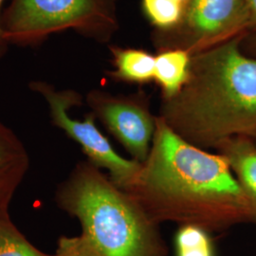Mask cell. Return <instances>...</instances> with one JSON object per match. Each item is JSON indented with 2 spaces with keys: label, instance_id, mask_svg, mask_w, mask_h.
<instances>
[{
  "label": "cell",
  "instance_id": "cell-1",
  "mask_svg": "<svg viewBox=\"0 0 256 256\" xmlns=\"http://www.w3.org/2000/svg\"><path fill=\"white\" fill-rule=\"evenodd\" d=\"M156 223L222 232L250 222L246 196L226 158L178 136L160 116L149 154L124 190Z\"/></svg>",
  "mask_w": 256,
  "mask_h": 256
},
{
  "label": "cell",
  "instance_id": "cell-2",
  "mask_svg": "<svg viewBox=\"0 0 256 256\" xmlns=\"http://www.w3.org/2000/svg\"><path fill=\"white\" fill-rule=\"evenodd\" d=\"M241 37L192 55L182 90L162 100L158 116L194 146L256 138V58L242 52Z\"/></svg>",
  "mask_w": 256,
  "mask_h": 256
},
{
  "label": "cell",
  "instance_id": "cell-3",
  "mask_svg": "<svg viewBox=\"0 0 256 256\" xmlns=\"http://www.w3.org/2000/svg\"><path fill=\"white\" fill-rule=\"evenodd\" d=\"M60 209L79 220L101 256H166L158 224L95 165L81 162L56 191Z\"/></svg>",
  "mask_w": 256,
  "mask_h": 256
},
{
  "label": "cell",
  "instance_id": "cell-4",
  "mask_svg": "<svg viewBox=\"0 0 256 256\" xmlns=\"http://www.w3.org/2000/svg\"><path fill=\"white\" fill-rule=\"evenodd\" d=\"M118 0H12L1 18L10 44L30 46L56 32L74 30L108 41L118 28Z\"/></svg>",
  "mask_w": 256,
  "mask_h": 256
},
{
  "label": "cell",
  "instance_id": "cell-5",
  "mask_svg": "<svg viewBox=\"0 0 256 256\" xmlns=\"http://www.w3.org/2000/svg\"><path fill=\"white\" fill-rule=\"evenodd\" d=\"M30 88L46 102L52 124L62 129L81 146L88 162L99 169H106L110 180L120 189L128 188L142 164L122 158L113 149L108 140L96 126L93 113L84 120L74 119L70 116V110L82 104V96L72 90H56L54 86L43 81L30 82Z\"/></svg>",
  "mask_w": 256,
  "mask_h": 256
},
{
  "label": "cell",
  "instance_id": "cell-6",
  "mask_svg": "<svg viewBox=\"0 0 256 256\" xmlns=\"http://www.w3.org/2000/svg\"><path fill=\"white\" fill-rule=\"evenodd\" d=\"M248 30L247 0H189L178 26L155 32L156 48H182L191 54L218 46Z\"/></svg>",
  "mask_w": 256,
  "mask_h": 256
},
{
  "label": "cell",
  "instance_id": "cell-7",
  "mask_svg": "<svg viewBox=\"0 0 256 256\" xmlns=\"http://www.w3.org/2000/svg\"><path fill=\"white\" fill-rule=\"evenodd\" d=\"M92 113L100 120L110 133L118 140L140 164L149 154L156 131V116L149 108L144 92L131 95H112L92 90L86 96Z\"/></svg>",
  "mask_w": 256,
  "mask_h": 256
},
{
  "label": "cell",
  "instance_id": "cell-8",
  "mask_svg": "<svg viewBox=\"0 0 256 256\" xmlns=\"http://www.w3.org/2000/svg\"><path fill=\"white\" fill-rule=\"evenodd\" d=\"M30 162L22 140L0 119V218L9 216L10 205L27 174Z\"/></svg>",
  "mask_w": 256,
  "mask_h": 256
},
{
  "label": "cell",
  "instance_id": "cell-9",
  "mask_svg": "<svg viewBox=\"0 0 256 256\" xmlns=\"http://www.w3.org/2000/svg\"><path fill=\"white\" fill-rule=\"evenodd\" d=\"M214 149L228 162L246 196L250 210V222L256 223V142L250 138H230L221 142Z\"/></svg>",
  "mask_w": 256,
  "mask_h": 256
},
{
  "label": "cell",
  "instance_id": "cell-10",
  "mask_svg": "<svg viewBox=\"0 0 256 256\" xmlns=\"http://www.w3.org/2000/svg\"><path fill=\"white\" fill-rule=\"evenodd\" d=\"M192 55L182 48L160 50L155 55L154 80L162 100H169L182 90L187 82Z\"/></svg>",
  "mask_w": 256,
  "mask_h": 256
},
{
  "label": "cell",
  "instance_id": "cell-11",
  "mask_svg": "<svg viewBox=\"0 0 256 256\" xmlns=\"http://www.w3.org/2000/svg\"><path fill=\"white\" fill-rule=\"evenodd\" d=\"M112 79L120 82L144 84L154 80L155 55L142 48L110 46Z\"/></svg>",
  "mask_w": 256,
  "mask_h": 256
},
{
  "label": "cell",
  "instance_id": "cell-12",
  "mask_svg": "<svg viewBox=\"0 0 256 256\" xmlns=\"http://www.w3.org/2000/svg\"><path fill=\"white\" fill-rule=\"evenodd\" d=\"M174 242L176 256H216L210 232L200 226L180 225Z\"/></svg>",
  "mask_w": 256,
  "mask_h": 256
},
{
  "label": "cell",
  "instance_id": "cell-13",
  "mask_svg": "<svg viewBox=\"0 0 256 256\" xmlns=\"http://www.w3.org/2000/svg\"><path fill=\"white\" fill-rule=\"evenodd\" d=\"M186 4L176 0H142V9L156 32H169L178 27Z\"/></svg>",
  "mask_w": 256,
  "mask_h": 256
},
{
  "label": "cell",
  "instance_id": "cell-14",
  "mask_svg": "<svg viewBox=\"0 0 256 256\" xmlns=\"http://www.w3.org/2000/svg\"><path fill=\"white\" fill-rule=\"evenodd\" d=\"M0 256H55L34 247L12 223L9 216L0 218Z\"/></svg>",
  "mask_w": 256,
  "mask_h": 256
},
{
  "label": "cell",
  "instance_id": "cell-15",
  "mask_svg": "<svg viewBox=\"0 0 256 256\" xmlns=\"http://www.w3.org/2000/svg\"><path fill=\"white\" fill-rule=\"evenodd\" d=\"M55 256H101L82 234L61 236L58 240Z\"/></svg>",
  "mask_w": 256,
  "mask_h": 256
},
{
  "label": "cell",
  "instance_id": "cell-16",
  "mask_svg": "<svg viewBox=\"0 0 256 256\" xmlns=\"http://www.w3.org/2000/svg\"><path fill=\"white\" fill-rule=\"evenodd\" d=\"M240 46L245 54L256 58V28L250 30L242 36Z\"/></svg>",
  "mask_w": 256,
  "mask_h": 256
},
{
  "label": "cell",
  "instance_id": "cell-17",
  "mask_svg": "<svg viewBox=\"0 0 256 256\" xmlns=\"http://www.w3.org/2000/svg\"><path fill=\"white\" fill-rule=\"evenodd\" d=\"M247 4L248 9V30H250L256 28V0H247Z\"/></svg>",
  "mask_w": 256,
  "mask_h": 256
},
{
  "label": "cell",
  "instance_id": "cell-18",
  "mask_svg": "<svg viewBox=\"0 0 256 256\" xmlns=\"http://www.w3.org/2000/svg\"><path fill=\"white\" fill-rule=\"evenodd\" d=\"M2 2L3 0H0V9L2 6ZM9 42L7 41L3 28H2V25H1V18H0V58H2L4 55L8 52L9 50Z\"/></svg>",
  "mask_w": 256,
  "mask_h": 256
},
{
  "label": "cell",
  "instance_id": "cell-19",
  "mask_svg": "<svg viewBox=\"0 0 256 256\" xmlns=\"http://www.w3.org/2000/svg\"><path fill=\"white\" fill-rule=\"evenodd\" d=\"M176 1H180V2H182V3H184V4H187V2H188L189 0H176Z\"/></svg>",
  "mask_w": 256,
  "mask_h": 256
},
{
  "label": "cell",
  "instance_id": "cell-20",
  "mask_svg": "<svg viewBox=\"0 0 256 256\" xmlns=\"http://www.w3.org/2000/svg\"><path fill=\"white\" fill-rule=\"evenodd\" d=\"M252 140H254V142H256V138H252Z\"/></svg>",
  "mask_w": 256,
  "mask_h": 256
}]
</instances>
